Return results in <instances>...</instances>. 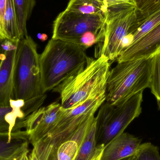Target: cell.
<instances>
[{"label":"cell","mask_w":160,"mask_h":160,"mask_svg":"<svg viewBox=\"0 0 160 160\" xmlns=\"http://www.w3.org/2000/svg\"><path fill=\"white\" fill-rule=\"evenodd\" d=\"M91 59L79 46L52 38L39 55L43 93L52 90L83 69Z\"/></svg>","instance_id":"cell-1"},{"label":"cell","mask_w":160,"mask_h":160,"mask_svg":"<svg viewBox=\"0 0 160 160\" xmlns=\"http://www.w3.org/2000/svg\"><path fill=\"white\" fill-rule=\"evenodd\" d=\"M39 55L31 36L21 39L14 71L13 99L22 100L31 113L41 107L47 98L41 85Z\"/></svg>","instance_id":"cell-2"},{"label":"cell","mask_w":160,"mask_h":160,"mask_svg":"<svg viewBox=\"0 0 160 160\" xmlns=\"http://www.w3.org/2000/svg\"><path fill=\"white\" fill-rule=\"evenodd\" d=\"M110 65L103 55L92 58L83 69L53 88L60 95L62 108L71 109L88 99L106 94Z\"/></svg>","instance_id":"cell-3"},{"label":"cell","mask_w":160,"mask_h":160,"mask_svg":"<svg viewBox=\"0 0 160 160\" xmlns=\"http://www.w3.org/2000/svg\"><path fill=\"white\" fill-rule=\"evenodd\" d=\"M151 57L118 62L106 83L105 101L118 105L149 88Z\"/></svg>","instance_id":"cell-4"},{"label":"cell","mask_w":160,"mask_h":160,"mask_svg":"<svg viewBox=\"0 0 160 160\" xmlns=\"http://www.w3.org/2000/svg\"><path fill=\"white\" fill-rule=\"evenodd\" d=\"M106 17L81 14L66 9L53 22L52 38L79 46L84 50L104 38Z\"/></svg>","instance_id":"cell-5"},{"label":"cell","mask_w":160,"mask_h":160,"mask_svg":"<svg viewBox=\"0 0 160 160\" xmlns=\"http://www.w3.org/2000/svg\"><path fill=\"white\" fill-rule=\"evenodd\" d=\"M106 94L91 98L77 107L62 109L54 127L34 145L39 160H48L62 143L71 137L80 126L104 102Z\"/></svg>","instance_id":"cell-6"},{"label":"cell","mask_w":160,"mask_h":160,"mask_svg":"<svg viewBox=\"0 0 160 160\" xmlns=\"http://www.w3.org/2000/svg\"><path fill=\"white\" fill-rule=\"evenodd\" d=\"M143 92L140 91L119 105H111L105 101L101 105L95 117L97 146H106L140 116Z\"/></svg>","instance_id":"cell-7"},{"label":"cell","mask_w":160,"mask_h":160,"mask_svg":"<svg viewBox=\"0 0 160 160\" xmlns=\"http://www.w3.org/2000/svg\"><path fill=\"white\" fill-rule=\"evenodd\" d=\"M137 20L136 7L108 9L106 14L105 35L102 42L98 45L97 58L103 55L111 63L117 61L123 51V40Z\"/></svg>","instance_id":"cell-8"},{"label":"cell","mask_w":160,"mask_h":160,"mask_svg":"<svg viewBox=\"0 0 160 160\" xmlns=\"http://www.w3.org/2000/svg\"><path fill=\"white\" fill-rule=\"evenodd\" d=\"M61 103L52 102L41 107L29 115L22 122L29 142L34 145L52 128L62 111Z\"/></svg>","instance_id":"cell-9"},{"label":"cell","mask_w":160,"mask_h":160,"mask_svg":"<svg viewBox=\"0 0 160 160\" xmlns=\"http://www.w3.org/2000/svg\"><path fill=\"white\" fill-rule=\"evenodd\" d=\"M18 42L2 41L4 53L0 65V106H10V100L13 98L14 67Z\"/></svg>","instance_id":"cell-10"},{"label":"cell","mask_w":160,"mask_h":160,"mask_svg":"<svg viewBox=\"0 0 160 160\" xmlns=\"http://www.w3.org/2000/svg\"><path fill=\"white\" fill-rule=\"evenodd\" d=\"M142 139L123 132L106 145L100 160H121L137 154Z\"/></svg>","instance_id":"cell-11"},{"label":"cell","mask_w":160,"mask_h":160,"mask_svg":"<svg viewBox=\"0 0 160 160\" xmlns=\"http://www.w3.org/2000/svg\"><path fill=\"white\" fill-rule=\"evenodd\" d=\"M160 48V24L138 42L124 50L117 61L124 62L148 58Z\"/></svg>","instance_id":"cell-12"},{"label":"cell","mask_w":160,"mask_h":160,"mask_svg":"<svg viewBox=\"0 0 160 160\" xmlns=\"http://www.w3.org/2000/svg\"><path fill=\"white\" fill-rule=\"evenodd\" d=\"M25 102L11 99L10 106H0V132H12L22 130V122L27 117L24 112Z\"/></svg>","instance_id":"cell-13"},{"label":"cell","mask_w":160,"mask_h":160,"mask_svg":"<svg viewBox=\"0 0 160 160\" xmlns=\"http://www.w3.org/2000/svg\"><path fill=\"white\" fill-rule=\"evenodd\" d=\"M30 143L25 131L0 132V158H13L29 149Z\"/></svg>","instance_id":"cell-14"},{"label":"cell","mask_w":160,"mask_h":160,"mask_svg":"<svg viewBox=\"0 0 160 160\" xmlns=\"http://www.w3.org/2000/svg\"><path fill=\"white\" fill-rule=\"evenodd\" d=\"M159 24L160 6L133 25L127 36L129 44L128 48L138 42Z\"/></svg>","instance_id":"cell-15"},{"label":"cell","mask_w":160,"mask_h":160,"mask_svg":"<svg viewBox=\"0 0 160 160\" xmlns=\"http://www.w3.org/2000/svg\"><path fill=\"white\" fill-rule=\"evenodd\" d=\"M4 31L6 40L16 43L22 39L13 0H7L4 17Z\"/></svg>","instance_id":"cell-16"},{"label":"cell","mask_w":160,"mask_h":160,"mask_svg":"<svg viewBox=\"0 0 160 160\" xmlns=\"http://www.w3.org/2000/svg\"><path fill=\"white\" fill-rule=\"evenodd\" d=\"M66 9L81 14L106 17L108 11L100 0H69Z\"/></svg>","instance_id":"cell-17"},{"label":"cell","mask_w":160,"mask_h":160,"mask_svg":"<svg viewBox=\"0 0 160 160\" xmlns=\"http://www.w3.org/2000/svg\"><path fill=\"white\" fill-rule=\"evenodd\" d=\"M20 32L22 38L28 36L27 22L36 4L35 0H13Z\"/></svg>","instance_id":"cell-18"},{"label":"cell","mask_w":160,"mask_h":160,"mask_svg":"<svg viewBox=\"0 0 160 160\" xmlns=\"http://www.w3.org/2000/svg\"><path fill=\"white\" fill-rule=\"evenodd\" d=\"M96 120L95 118L90 128L85 137L75 160H90L97 148L96 138Z\"/></svg>","instance_id":"cell-19"},{"label":"cell","mask_w":160,"mask_h":160,"mask_svg":"<svg viewBox=\"0 0 160 160\" xmlns=\"http://www.w3.org/2000/svg\"><path fill=\"white\" fill-rule=\"evenodd\" d=\"M151 57V69L149 88L154 95L160 109V51Z\"/></svg>","instance_id":"cell-20"},{"label":"cell","mask_w":160,"mask_h":160,"mask_svg":"<svg viewBox=\"0 0 160 160\" xmlns=\"http://www.w3.org/2000/svg\"><path fill=\"white\" fill-rule=\"evenodd\" d=\"M136 155V160H160L158 147L151 143L141 144Z\"/></svg>","instance_id":"cell-21"},{"label":"cell","mask_w":160,"mask_h":160,"mask_svg":"<svg viewBox=\"0 0 160 160\" xmlns=\"http://www.w3.org/2000/svg\"><path fill=\"white\" fill-rule=\"evenodd\" d=\"M136 2L138 21L160 6V0H137Z\"/></svg>","instance_id":"cell-22"},{"label":"cell","mask_w":160,"mask_h":160,"mask_svg":"<svg viewBox=\"0 0 160 160\" xmlns=\"http://www.w3.org/2000/svg\"><path fill=\"white\" fill-rule=\"evenodd\" d=\"M107 9L118 8H137L136 3L132 0H100Z\"/></svg>","instance_id":"cell-23"},{"label":"cell","mask_w":160,"mask_h":160,"mask_svg":"<svg viewBox=\"0 0 160 160\" xmlns=\"http://www.w3.org/2000/svg\"><path fill=\"white\" fill-rule=\"evenodd\" d=\"M7 0H0V40H6L4 31V17Z\"/></svg>","instance_id":"cell-24"},{"label":"cell","mask_w":160,"mask_h":160,"mask_svg":"<svg viewBox=\"0 0 160 160\" xmlns=\"http://www.w3.org/2000/svg\"><path fill=\"white\" fill-rule=\"evenodd\" d=\"M104 147H105L102 145L97 146L95 154L90 160H100Z\"/></svg>","instance_id":"cell-25"},{"label":"cell","mask_w":160,"mask_h":160,"mask_svg":"<svg viewBox=\"0 0 160 160\" xmlns=\"http://www.w3.org/2000/svg\"><path fill=\"white\" fill-rule=\"evenodd\" d=\"M29 149L24 151L22 153L21 155H20L17 158L15 159L14 160H30L29 159V156H28V153H29Z\"/></svg>","instance_id":"cell-26"},{"label":"cell","mask_w":160,"mask_h":160,"mask_svg":"<svg viewBox=\"0 0 160 160\" xmlns=\"http://www.w3.org/2000/svg\"><path fill=\"white\" fill-rule=\"evenodd\" d=\"M29 158L30 160H39L34 149L33 148L31 153L29 154Z\"/></svg>","instance_id":"cell-27"},{"label":"cell","mask_w":160,"mask_h":160,"mask_svg":"<svg viewBox=\"0 0 160 160\" xmlns=\"http://www.w3.org/2000/svg\"><path fill=\"white\" fill-rule=\"evenodd\" d=\"M37 37L42 42H44L48 39V36L45 33L38 34Z\"/></svg>","instance_id":"cell-28"},{"label":"cell","mask_w":160,"mask_h":160,"mask_svg":"<svg viewBox=\"0 0 160 160\" xmlns=\"http://www.w3.org/2000/svg\"><path fill=\"white\" fill-rule=\"evenodd\" d=\"M2 40H0V65L2 62V54L4 53L2 48Z\"/></svg>","instance_id":"cell-29"},{"label":"cell","mask_w":160,"mask_h":160,"mask_svg":"<svg viewBox=\"0 0 160 160\" xmlns=\"http://www.w3.org/2000/svg\"><path fill=\"white\" fill-rule=\"evenodd\" d=\"M21 154H20V155H18V156H16V157H13V158H0V160H14L15 159L17 158L18 157H19L20 155H21Z\"/></svg>","instance_id":"cell-30"},{"label":"cell","mask_w":160,"mask_h":160,"mask_svg":"<svg viewBox=\"0 0 160 160\" xmlns=\"http://www.w3.org/2000/svg\"><path fill=\"white\" fill-rule=\"evenodd\" d=\"M121 160H136V155H134V156H132V157H129V158H127Z\"/></svg>","instance_id":"cell-31"},{"label":"cell","mask_w":160,"mask_h":160,"mask_svg":"<svg viewBox=\"0 0 160 160\" xmlns=\"http://www.w3.org/2000/svg\"><path fill=\"white\" fill-rule=\"evenodd\" d=\"M132 1H134V2H135L136 3V1H137V0H132Z\"/></svg>","instance_id":"cell-32"},{"label":"cell","mask_w":160,"mask_h":160,"mask_svg":"<svg viewBox=\"0 0 160 160\" xmlns=\"http://www.w3.org/2000/svg\"><path fill=\"white\" fill-rule=\"evenodd\" d=\"M158 51H160V48H159V49L158 50Z\"/></svg>","instance_id":"cell-33"}]
</instances>
